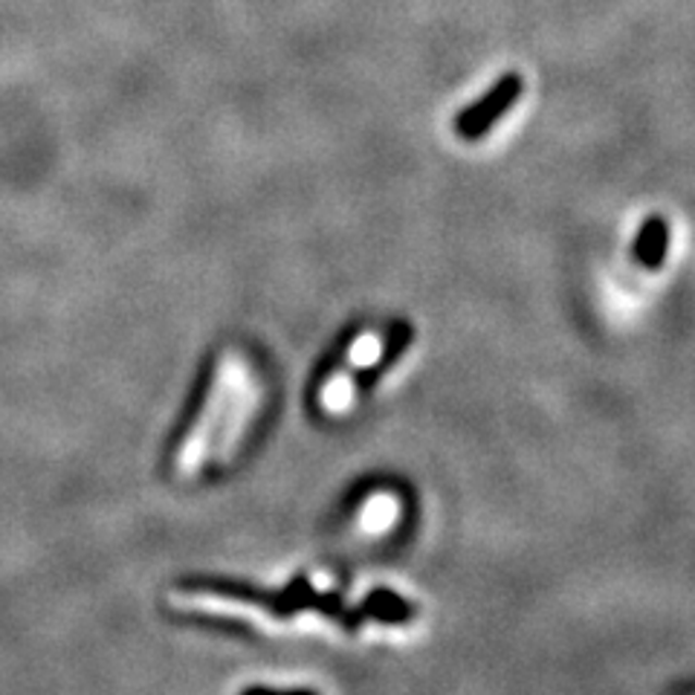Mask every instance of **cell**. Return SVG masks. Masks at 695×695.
<instances>
[{
	"label": "cell",
	"instance_id": "cell-1",
	"mask_svg": "<svg viewBox=\"0 0 695 695\" xmlns=\"http://www.w3.org/2000/svg\"><path fill=\"white\" fill-rule=\"evenodd\" d=\"M246 365L241 363V356L227 354L215 368V377L209 382V391H206L204 403L197 409V417L192 429L183 435L178 450V473L183 478H192V475L200 473L204 461L209 459V450H212V435L218 426H223V417H227V409H230L232 391H235V382L241 377Z\"/></svg>",
	"mask_w": 695,
	"mask_h": 695
},
{
	"label": "cell",
	"instance_id": "cell-2",
	"mask_svg": "<svg viewBox=\"0 0 695 695\" xmlns=\"http://www.w3.org/2000/svg\"><path fill=\"white\" fill-rule=\"evenodd\" d=\"M525 94V78L519 70H508L504 76H499L492 82V87H487L473 105H466L455 113L452 119V131L464 143H478L484 136L490 134L492 127L499 125L504 113L513 111Z\"/></svg>",
	"mask_w": 695,
	"mask_h": 695
},
{
	"label": "cell",
	"instance_id": "cell-3",
	"mask_svg": "<svg viewBox=\"0 0 695 695\" xmlns=\"http://www.w3.org/2000/svg\"><path fill=\"white\" fill-rule=\"evenodd\" d=\"M255 406H258V386H255L249 377H246V368L241 371L235 382V391H232L230 409H227V417H223L221 438H218V447H215V455L221 461H227L235 452L237 438L244 435L249 417H253Z\"/></svg>",
	"mask_w": 695,
	"mask_h": 695
},
{
	"label": "cell",
	"instance_id": "cell-4",
	"mask_svg": "<svg viewBox=\"0 0 695 695\" xmlns=\"http://www.w3.org/2000/svg\"><path fill=\"white\" fill-rule=\"evenodd\" d=\"M667 246H670V223L663 221L661 215L646 218L635 241V258L649 270H658L667 258Z\"/></svg>",
	"mask_w": 695,
	"mask_h": 695
},
{
	"label": "cell",
	"instance_id": "cell-5",
	"mask_svg": "<svg viewBox=\"0 0 695 695\" xmlns=\"http://www.w3.org/2000/svg\"><path fill=\"white\" fill-rule=\"evenodd\" d=\"M398 513L400 501L391 492H374L371 499L363 504V510H359V527H363V534L377 536L398 522Z\"/></svg>",
	"mask_w": 695,
	"mask_h": 695
},
{
	"label": "cell",
	"instance_id": "cell-6",
	"mask_svg": "<svg viewBox=\"0 0 695 695\" xmlns=\"http://www.w3.org/2000/svg\"><path fill=\"white\" fill-rule=\"evenodd\" d=\"M351 403H354V371L340 368V371H333L331 380L325 382L322 406L331 415H340V412L351 409Z\"/></svg>",
	"mask_w": 695,
	"mask_h": 695
},
{
	"label": "cell",
	"instance_id": "cell-7",
	"mask_svg": "<svg viewBox=\"0 0 695 695\" xmlns=\"http://www.w3.org/2000/svg\"><path fill=\"white\" fill-rule=\"evenodd\" d=\"M382 359V340H380V333H359L354 340V345H351V354H348V365L345 368H351V371H356V368H365V365H374V363H380Z\"/></svg>",
	"mask_w": 695,
	"mask_h": 695
},
{
	"label": "cell",
	"instance_id": "cell-8",
	"mask_svg": "<svg viewBox=\"0 0 695 695\" xmlns=\"http://www.w3.org/2000/svg\"><path fill=\"white\" fill-rule=\"evenodd\" d=\"M244 695H314V693H272V690H246Z\"/></svg>",
	"mask_w": 695,
	"mask_h": 695
}]
</instances>
